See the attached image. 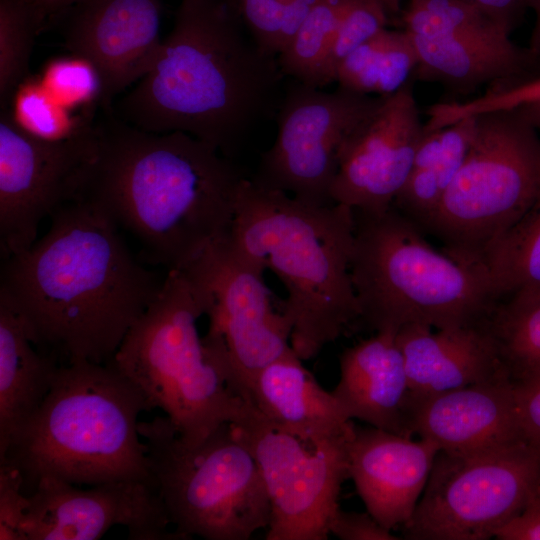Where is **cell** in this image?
Returning <instances> with one entry per match:
<instances>
[{
    "label": "cell",
    "mask_w": 540,
    "mask_h": 540,
    "mask_svg": "<svg viewBox=\"0 0 540 540\" xmlns=\"http://www.w3.org/2000/svg\"><path fill=\"white\" fill-rule=\"evenodd\" d=\"M118 225L79 198L52 215L48 232L5 259L0 294L35 346L67 363L112 360L163 281L137 262Z\"/></svg>",
    "instance_id": "1"
},
{
    "label": "cell",
    "mask_w": 540,
    "mask_h": 540,
    "mask_svg": "<svg viewBox=\"0 0 540 540\" xmlns=\"http://www.w3.org/2000/svg\"><path fill=\"white\" fill-rule=\"evenodd\" d=\"M93 125L79 198L103 208L155 263L184 269L228 234L245 179L231 158L183 132L139 129L113 108Z\"/></svg>",
    "instance_id": "2"
},
{
    "label": "cell",
    "mask_w": 540,
    "mask_h": 540,
    "mask_svg": "<svg viewBox=\"0 0 540 540\" xmlns=\"http://www.w3.org/2000/svg\"><path fill=\"white\" fill-rule=\"evenodd\" d=\"M284 77L227 0H182L155 64L112 108L139 129L183 132L232 159L277 113Z\"/></svg>",
    "instance_id": "3"
},
{
    "label": "cell",
    "mask_w": 540,
    "mask_h": 540,
    "mask_svg": "<svg viewBox=\"0 0 540 540\" xmlns=\"http://www.w3.org/2000/svg\"><path fill=\"white\" fill-rule=\"evenodd\" d=\"M354 226L346 205L305 202L247 178L241 184L227 240L285 286L282 312L301 360L360 322L350 270Z\"/></svg>",
    "instance_id": "4"
},
{
    "label": "cell",
    "mask_w": 540,
    "mask_h": 540,
    "mask_svg": "<svg viewBox=\"0 0 540 540\" xmlns=\"http://www.w3.org/2000/svg\"><path fill=\"white\" fill-rule=\"evenodd\" d=\"M150 410L112 362L60 365L43 403L0 460L20 471L27 495L43 477L75 485L142 481L155 486L138 429L139 415Z\"/></svg>",
    "instance_id": "5"
},
{
    "label": "cell",
    "mask_w": 540,
    "mask_h": 540,
    "mask_svg": "<svg viewBox=\"0 0 540 540\" xmlns=\"http://www.w3.org/2000/svg\"><path fill=\"white\" fill-rule=\"evenodd\" d=\"M353 211L350 270L360 322L397 333L413 323L444 329L488 319L499 300L484 267L434 249L393 205Z\"/></svg>",
    "instance_id": "6"
},
{
    "label": "cell",
    "mask_w": 540,
    "mask_h": 540,
    "mask_svg": "<svg viewBox=\"0 0 540 540\" xmlns=\"http://www.w3.org/2000/svg\"><path fill=\"white\" fill-rule=\"evenodd\" d=\"M202 315L204 303L188 272L170 270L110 361L191 445L238 422L250 406L199 335Z\"/></svg>",
    "instance_id": "7"
},
{
    "label": "cell",
    "mask_w": 540,
    "mask_h": 540,
    "mask_svg": "<svg viewBox=\"0 0 540 540\" xmlns=\"http://www.w3.org/2000/svg\"><path fill=\"white\" fill-rule=\"evenodd\" d=\"M149 468L175 533L183 539L248 540L268 527L270 502L258 464L231 423L199 444L166 416L139 422Z\"/></svg>",
    "instance_id": "8"
},
{
    "label": "cell",
    "mask_w": 540,
    "mask_h": 540,
    "mask_svg": "<svg viewBox=\"0 0 540 540\" xmlns=\"http://www.w3.org/2000/svg\"><path fill=\"white\" fill-rule=\"evenodd\" d=\"M471 115L467 157L424 232L450 256L482 266L487 248L540 198V136L518 108Z\"/></svg>",
    "instance_id": "9"
},
{
    "label": "cell",
    "mask_w": 540,
    "mask_h": 540,
    "mask_svg": "<svg viewBox=\"0 0 540 540\" xmlns=\"http://www.w3.org/2000/svg\"><path fill=\"white\" fill-rule=\"evenodd\" d=\"M540 484V445L522 439L469 453L440 450L402 535L410 540H487Z\"/></svg>",
    "instance_id": "10"
},
{
    "label": "cell",
    "mask_w": 540,
    "mask_h": 540,
    "mask_svg": "<svg viewBox=\"0 0 540 540\" xmlns=\"http://www.w3.org/2000/svg\"><path fill=\"white\" fill-rule=\"evenodd\" d=\"M202 297L209 328L203 337L235 390L263 367L293 351L291 325L274 310L264 271L239 254L227 235L184 268Z\"/></svg>",
    "instance_id": "11"
},
{
    "label": "cell",
    "mask_w": 540,
    "mask_h": 540,
    "mask_svg": "<svg viewBox=\"0 0 540 540\" xmlns=\"http://www.w3.org/2000/svg\"><path fill=\"white\" fill-rule=\"evenodd\" d=\"M231 425L253 454L266 487L270 521L265 539H328L342 484L350 478L348 444L354 431L306 440L272 424L252 404Z\"/></svg>",
    "instance_id": "12"
},
{
    "label": "cell",
    "mask_w": 540,
    "mask_h": 540,
    "mask_svg": "<svg viewBox=\"0 0 540 540\" xmlns=\"http://www.w3.org/2000/svg\"><path fill=\"white\" fill-rule=\"evenodd\" d=\"M383 98L339 86L327 92L295 81L282 95L276 114V139L251 180L305 202L332 204L330 190L338 169L339 149Z\"/></svg>",
    "instance_id": "13"
},
{
    "label": "cell",
    "mask_w": 540,
    "mask_h": 540,
    "mask_svg": "<svg viewBox=\"0 0 540 540\" xmlns=\"http://www.w3.org/2000/svg\"><path fill=\"white\" fill-rule=\"evenodd\" d=\"M59 141L20 127L0 113V246L5 259L30 248L43 218L80 197L94 149V125Z\"/></svg>",
    "instance_id": "14"
},
{
    "label": "cell",
    "mask_w": 540,
    "mask_h": 540,
    "mask_svg": "<svg viewBox=\"0 0 540 540\" xmlns=\"http://www.w3.org/2000/svg\"><path fill=\"white\" fill-rule=\"evenodd\" d=\"M23 540H96L122 526L133 540H181L150 483L112 481L82 489L43 477L28 495Z\"/></svg>",
    "instance_id": "15"
},
{
    "label": "cell",
    "mask_w": 540,
    "mask_h": 540,
    "mask_svg": "<svg viewBox=\"0 0 540 540\" xmlns=\"http://www.w3.org/2000/svg\"><path fill=\"white\" fill-rule=\"evenodd\" d=\"M424 131L411 82L384 97L339 149L332 202L360 211L391 207L412 170Z\"/></svg>",
    "instance_id": "16"
},
{
    "label": "cell",
    "mask_w": 540,
    "mask_h": 540,
    "mask_svg": "<svg viewBox=\"0 0 540 540\" xmlns=\"http://www.w3.org/2000/svg\"><path fill=\"white\" fill-rule=\"evenodd\" d=\"M64 45L88 62L101 82L100 107L144 77L162 45L160 0H80L70 10Z\"/></svg>",
    "instance_id": "17"
},
{
    "label": "cell",
    "mask_w": 540,
    "mask_h": 540,
    "mask_svg": "<svg viewBox=\"0 0 540 540\" xmlns=\"http://www.w3.org/2000/svg\"><path fill=\"white\" fill-rule=\"evenodd\" d=\"M409 422L413 435L452 453L483 451L525 439L513 381L506 370L458 389L430 395L411 393Z\"/></svg>",
    "instance_id": "18"
},
{
    "label": "cell",
    "mask_w": 540,
    "mask_h": 540,
    "mask_svg": "<svg viewBox=\"0 0 540 540\" xmlns=\"http://www.w3.org/2000/svg\"><path fill=\"white\" fill-rule=\"evenodd\" d=\"M439 451L424 438L355 426L348 444L349 476L366 510L384 528L410 521Z\"/></svg>",
    "instance_id": "19"
},
{
    "label": "cell",
    "mask_w": 540,
    "mask_h": 540,
    "mask_svg": "<svg viewBox=\"0 0 540 540\" xmlns=\"http://www.w3.org/2000/svg\"><path fill=\"white\" fill-rule=\"evenodd\" d=\"M433 329L413 323L396 333L412 394L430 395L466 387L506 370L486 321Z\"/></svg>",
    "instance_id": "20"
},
{
    "label": "cell",
    "mask_w": 540,
    "mask_h": 540,
    "mask_svg": "<svg viewBox=\"0 0 540 540\" xmlns=\"http://www.w3.org/2000/svg\"><path fill=\"white\" fill-rule=\"evenodd\" d=\"M340 378L331 391L349 419L405 437L411 391L396 333L375 335L340 356Z\"/></svg>",
    "instance_id": "21"
},
{
    "label": "cell",
    "mask_w": 540,
    "mask_h": 540,
    "mask_svg": "<svg viewBox=\"0 0 540 540\" xmlns=\"http://www.w3.org/2000/svg\"><path fill=\"white\" fill-rule=\"evenodd\" d=\"M294 351L263 367L247 386V398L272 424L318 442L348 436L355 425Z\"/></svg>",
    "instance_id": "22"
},
{
    "label": "cell",
    "mask_w": 540,
    "mask_h": 540,
    "mask_svg": "<svg viewBox=\"0 0 540 540\" xmlns=\"http://www.w3.org/2000/svg\"><path fill=\"white\" fill-rule=\"evenodd\" d=\"M409 36L418 57L414 78L439 82L458 94L470 93L484 84L494 86L524 78L535 65L528 50H522L510 38Z\"/></svg>",
    "instance_id": "23"
},
{
    "label": "cell",
    "mask_w": 540,
    "mask_h": 540,
    "mask_svg": "<svg viewBox=\"0 0 540 540\" xmlns=\"http://www.w3.org/2000/svg\"><path fill=\"white\" fill-rule=\"evenodd\" d=\"M34 346L21 317L0 294V458L43 403L60 366Z\"/></svg>",
    "instance_id": "24"
},
{
    "label": "cell",
    "mask_w": 540,
    "mask_h": 540,
    "mask_svg": "<svg viewBox=\"0 0 540 540\" xmlns=\"http://www.w3.org/2000/svg\"><path fill=\"white\" fill-rule=\"evenodd\" d=\"M418 57L409 34L383 28L338 66L335 82L349 91L388 97L410 83Z\"/></svg>",
    "instance_id": "25"
},
{
    "label": "cell",
    "mask_w": 540,
    "mask_h": 540,
    "mask_svg": "<svg viewBox=\"0 0 540 540\" xmlns=\"http://www.w3.org/2000/svg\"><path fill=\"white\" fill-rule=\"evenodd\" d=\"M486 325L512 380L540 374V288L499 300Z\"/></svg>",
    "instance_id": "26"
},
{
    "label": "cell",
    "mask_w": 540,
    "mask_h": 540,
    "mask_svg": "<svg viewBox=\"0 0 540 540\" xmlns=\"http://www.w3.org/2000/svg\"><path fill=\"white\" fill-rule=\"evenodd\" d=\"M481 265L498 300L540 288V198L487 248Z\"/></svg>",
    "instance_id": "27"
},
{
    "label": "cell",
    "mask_w": 540,
    "mask_h": 540,
    "mask_svg": "<svg viewBox=\"0 0 540 540\" xmlns=\"http://www.w3.org/2000/svg\"><path fill=\"white\" fill-rule=\"evenodd\" d=\"M352 0H317L283 51L277 56L284 76L323 88L328 53Z\"/></svg>",
    "instance_id": "28"
},
{
    "label": "cell",
    "mask_w": 540,
    "mask_h": 540,
    "mask_svg": "<svg viewBox=\"0 0 540 540\" xmlns=\"http://www.w3.org/2000/svg\"><path fill=\"white\" fill-rule=\"evenodd\" d=\"M399 19L402 29L413 36L472 34L489 38L510 37L468 0H406Z\"/></svg>",
    "instance_id": "29"
},
{
    "label": "cell",
    "mask_w": 540,
    "mask_h": 540,
    "mask_svg": "<svg viewBox=\"0 0 540 540\" xmlns=\"http://www.w3.org/2000/svg\"><path fill=\"white\" fill-rule=\"evenodd\" d=\"M42 29L24 0H0V107L11 99L29 75V63L38 32Z\"/></svg>",
    "instance_id": "30"
},
{
    "label": "cell",
    "mask_w": 540,
    "mask_h": 540,
    "mask_svg": "<svg viewBox=\"0 0 540 540\" xmlns=\"http://www.w3.org/2000/svg\"><path fill=\"white\" fill-rule=\"evenodd\" d=\"M12 117L25 131L41 139L59 141L82 130L93 119L73 118L43 85L28 77L15 91L8 107Z\"/></svg>",
    "instance_id": "31"
},
{
    "label": "cell",
    "mask_w": 540,
    "mask_h": 540,
    "mask_svg": "<svg viewBox=\"0 0 540 540\" xmlns=\"http://www.w3.org/2000/svg\"><path fill=\"white\" fill-rule=\"evenodd\" d=\"M390 17L377 0H352L328 53L323 85L335 82L341 62L366 40L386 28Z\"/></svg>",
    "instance_id": "32"
},
{
    "label": "cell",
    "mask_w": 540,
    "mask_h": 540,
    "mask_svg": "<svg viewBox=\"0 0 540 540\" xmlns=\"http://www.w3.org/2000/svg\"><path fill=\"white\" fill-rule=\"evenodd\" d=\"M46 89L65 107L100 106L101 82L85 60L71 55L52 60L41 80Z\"/></svg>",
    "instance_id": "33"
},
{
    "label": "cell",
    "mask_w": 540,
    "mask_h": 540,
    "mask_svg": "<svg viewBox=\"0 0 540 540\" xmlns=\"http://www.w3.org/2000/svg\"><path fill=\"white\" fill-rule=\"evenodd\" d=\"M287 0H227L259 48L272 56L282 51V23Z\"/></svg>",
    "instance_id": "34"
},
{
    "label": "cell",
    "mask_w": 540,
    "mask_h": 540,
    "mask_svg": "<svg viewBox=\"0 0 540 540\" xmlns=\"http://www.w3.org/2000/svg\"><path fill=\"white\" fill-rule=\"evenodd\" d=\"M20 471L0 460V540H23L22 524L28 506Z\"/></svg>",
    "instance_id": "35"
},
{
    "label": "cell",
    "mask_w": 540,
    "mask_h": 540,
    "mask_svg": "<svg viewBox=\"0 0 540 540\" xmlns=\"http://www.w3.org/2000/svg\"><path fill=\"white\" fill-rule=\"evenodd\" d=\"M536 100H540V77H525L491 86L479 100L452 104L450 111L454 117H461L486 110L514 108Z\"/></svg>",
    "instance_id": "36"
},
{
    "label": "cell",
    "mask_w": 540,
    "mask_h": 540,
    "mask_svg": "<svg viewBox=\"0 0 540 540\" xmlns=\"http://www.w3.org/2000/svg\"><path fill=\"white\" fill-rule=\"evenodd\" d=\"M330 534L341 540H398L368 511H344L339 508L330 523Z\"/></svg>",
    "instance_id": "37"
},
{
    "label": "cell",
    "mask_w": 540,
    "mask_h": 540,
    "mask_svg": "<svg viewBox=\"0 0 540 540\" xmlns=\"http://www.w3.org/2000/svg\"><path fill=\"white\" fill-rule=\"evenodd\" d=\"M512 381L522 435L526 440L540 445V374Z\"/></svg>",
    "instance_id": "38"
},
{
    "label": "cell",
    "mask_w": 540,
    "mask_h": 540,
    "mask_svg": "<svg viewBox=\"0 0 540 540\" xmlns=\"http://www.w3.org/2000/svg\"><path fill=\"white\" fill-rule=\"evenodd\" d=\"M498 540H540V484L521 511L494 534Z\"/></svg>",
    "instance_id": "39"
},
{
    "label": "cell",
    "mask_w": 540,
    "mask_h": 540,
    "mask_svg": "<svg viewBox=\"0 0 540 540\" xmlns=\"http://www.w3.org/2000/svg\"><path fill=\"white\" fill-rule=\"evenodd\" d=\"M509 34L528 8L529 0H468Z\"/></svg>",
    "instance_id": "40"
},
{
    "label": "cell",
    "mask_w": 540,
    "mask_h": 540,
    "mask_svg": "<svg viewBox=\"0 0 540 540\" xmlns=\"http://www.w3.org/2000/svg\"><path fill=\"white\" fill-rule=\"evenodd\" d=\"M32 9L42 28L54 17L68 12L80 0H24Z\"/></svg>",
    "instance_id": "41"
},
{
    "label": "cell",
    "mask_w": 540,
    "mask_h": 540,
    "mask_svg": "<svg viewBox=\"0 0 540 540\" xmlns=\"http://www.w3.org/2000/svg\"><path fill=\"white\" fill-rule=\"evenodd\" d=\"M528 8L533 10L535 21L527 50L536 65L540 63V0H529Z\"/></svg>",
    "instance_id": "42"
},
{
    "label": "cell",
    "mask_w": 540,
    "mask_h": 540,
    "mask_svg": "<svg viewBox=\"0 0 540 540\" xmlns=\"http://www.w3.org/2000/svg\"><path fill=\"white\" fill-rule=\"evenodd\" d=\"M514 108H518L528 121L540 131V100L532 101Z\"/></svg>",
    "instance_id": "43"
},
{
    "label": "cell",
    "mask_w": 540,
    "mask_h": 540,
    "mask_svg": "<svg viewBox=\"0 0 540 540\" xmlns=\"http://www.w3.org/2000/svg\"><path fill=\"white\" fill-rule=\"evenodd\" d=\"M391 18H399L405 0H377Z\"/></svg>",
    "instance_id": "44"
}]
</instances>
